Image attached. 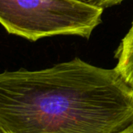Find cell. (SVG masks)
<instances>
[{"mask_svg":"<svg viewBox=\"0 0 133 133\" xmlns=\"http://www.w3.org/2000/svg\"><path fill=\"white\" fill-rule=\"evenodd\" d=\"M133 123V91L118 72L78 57L0 73V133H117Z\"/></svg>","mask_w":133,"mask_h":133,"instance_id":"obj_1","label":"cell"},{"mask_svg":"<svg viewBox=\"0 0 133 133\" xmlns=\"http://www.w3.org/2000/svg\"><path fill=\"white\" fill-rule=\"evenodd\" d=\"M103 11L80 0H0V24L32 42L54 35L89 38Z\"/></svg>","mask_w":133,"mask_h":133,"instance_id":"obj_2","label":"cell"},{"mask_svg":"<svg viewBox=\"0 0 133 133\" xmlns=\"http://www.w3.org/2000/svg\"><path fill=\"white\" fill-rule=\"evenodd\" d=\"M115 58V70L133 91V20L131 26L118 45Z\"/></svg>","mask_w":133,"mask_h":133,"instance_id":"obj_3","label":"cell"},{"mask_svg":"<svg viewBox=\"0 0 133 133\" xmlns=\"http://www.w3.org/2000/svg\"><path fill=\"white\" fill-rule=\"evenodd\" d=\"M80 1L104 9L120 4L124 0H80Z\"/></svg>","mask_w":133,"mask_h":133,"instance_id":"obj_4","label":"cell"},{"mask_svg":"<svg viewBox=\"0 0 133 133\" xmlns=\"http://www.w3.org/2000/svg\"><path fill=\"white\" fill-rule=\"evenodd\" d=\"M117 133H133V123L131 124L127 128H125L124 129H123Z\"/></svg>","mask_w":133,"mask_h":133,"instance_id":"obj_5","label":"cell"}]
</instances>
